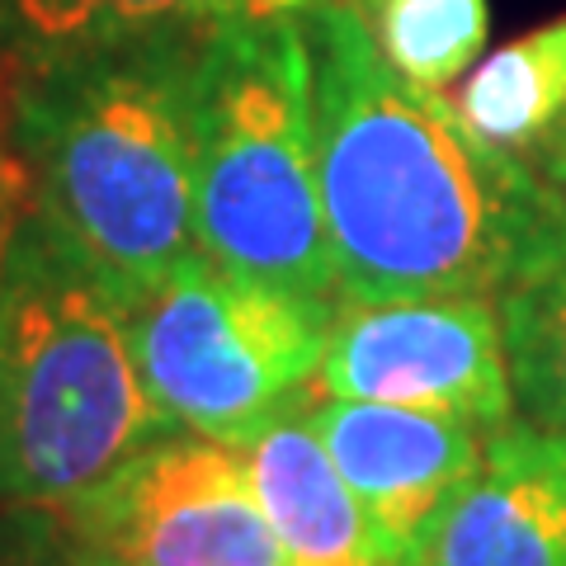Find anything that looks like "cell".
<instances>
[{
	"label": "cell",
	"instance_id": "obj_10",
	"mask_svg": "<svg viewBox=\"0 0 566 566\" xmlns=\"http://www.w3.org/2000/svg\"><path fill=\"white\" fill-rule=\"evenodd\" d=\"M241 458L264 520L293 566H392L368 510L312 430L307 401L264 424L251 444H241Z\"/></svg>",
	"mask_w": 566,
	"mask_h": 566
},
{
	"label": "cell",
	"instance_id": "obj_1",
	"mask_svg": "<svg viewBox=\"0 0 566 566\" xmlns=\"http://www.w3.org/2000/svg\"><path fill=\"white\" fill-rule=\"evenodd\" d=\"M312 57L316 180L340 307L458 297L566 260V193L472 128L368 39L345 0H293Z\"/></svg>",
	"mask_w": 566,
	"mask_h": 566
},
{
	"label": "cell",
	"instance_id": "obj_9",
	"mask_svg": "<svg viewBox=\"0 0 566 566\" xmlns=\"http://www.w3.org/2000/svg\"><path fill=\"white\" fill-rule=\"evenodd\" d=\"M411 566H566V434L510 420Z\"/></svg>",
	"mask_w": 566,
	"mask_h": 566
},
{
	"label": "cell",
	"instance_id": "obj_4",
	"mask_svg": "<svg viewBox=\"0 0 566 566\" xmlns=\"http://www.w3.org/2000/svg\"><path fill=\"white\" fill-rule=\"evenodd\" d=\"M193 232L222 270L340 312L297 10L260 6L208 29L193 95Z\"/></svg>",
	"mask_w": 566,
	"mask_h": 566
},
{
	"label": "cell",
	"instance_id": "obj_12",
	"mask_svg": "<svg viewBox=\"0 0 566 566\" xmlns=\"http://www.w3.org/2000/svg\"><path fill=\"white\" fill-rule=\"evenodd\" d=\"M260 6L293 10V0H0V66L57 57L71 48L114 43L151 29L208 24Z\"/></svg>",
	"mask_w": 566,
	"mask_h": 566
},
{
	"label": "cell",
	"instance_id": "obj_7",
	"mask_svg": "<svg viewBox=\"0 0 566 566\" xmlns=\"http://www.w3.org/2000/svg\"><path fill=\"white\" fill-rule=\"evenodd\" d=\"M312 397L387 401L505 430L515 420L501 307L482 293L392 297L335 312Z\"/></svg>",
	"mask_w": 566,
	"mask_h": 566
},
{
	"label": "cell",
	"instance_id": "obj_13",
	"mask_svg": "<svg viewBox=\"0 0 566 566\" xmlns=\"http://www.w3.org/2000/svg\"><path fill=\"white\" fill-rule=\"evenodd\" d=\"M515 416L566 434V260L495 297Z\"/></svg>",
	"mask_w": 566,
	"mask_h": 566
},
{
	"label": "cell",
	"instance_id": "obj_14",
	"mask_svg": "<svg viewBox=\"0 0 566 566\" xmlns=\"http://www.w3.org/2000/svg\"><path fill=\"white\" fill-rule=\"evenodd\" d=\"M368 39L406 81L449 91L482 57L491 10L486 0H345Z\"/></svg>",
	"mask_w": 566,
	"mask_h": 566
},
{
	"label": "cell",
	"instance_id": "obj_2",
	"mask_svg": "<svg viewBox=\"0 0 566 566\" xmlns=\"http://www.w3.org/2000/svg\"><path fill=\"white\" fill-rule=\"evenodd\" d=\"M208 24L0 66V142L33 212L133 303L199 255L193 95Z\"/></svg>",
	"mask_w": 566,
	"mask_h": 566
},
{
	"label": "cell",
	"instance_id": "obj_11",
	"mask_svg": "<svg viewBox=\"0 0 566 566\" xmlns=\"http://www.w3.org/2000/svg\"><path fill=\"white\" fill-rule=\"evenodd\" d=\"M458 109L491 147L566 193V20L543 24L476 62Z\"/></svg>",
	"mask_w": 566,
	"mask_h": 566
},
{
	"label": "cell",
	"instance_id": "obj_5",
	"mask_svg": "<svg viewBox=\"0 0 566 566\" xmlns=\"http://www.w3.org/2000/svg\"><path fill=\"white\" fill-rule=\"evenodd\" d=\"M335 307L232 274L203 251L128 303L133 354L166 430L251 444L312 401Z\"/></svg>",
	"mask_w": 566,
	"mask_h": 566
},
{
	"label": "cell",
	"instance_id": "obj_15",
	"mask_svg": "<svg viewBox=\"0 0 566 566\" xmlns=\"http://www.w3.org/2000/svg\"><path fill=\"white\" fill-rule=\"evenodd\" d=\"M0 566H85L52 510H0Z\"/></svg>",
	"mask_w": 566,
	"mask_h": 566
},
{
	"label": "cell",
	"instance_id": "obj_3",
	"mask_svg": "<svg viewBox=\"0 0 566 566\" xmlns=\"http://www.w3.org/2000/svg\"><path fill=\"white\" fill-rule=\"evenodd\" d=\"M166 434L128 303L43 212L0 264V510H66Z\"/></svg>",
	"mask_w": 566,
	"mask_h": 566
},
{
	"label": "cell",
	"instance_id": "obj_6",
	"mask_svg": "<svg viewBox=\"0 0 566 566\" xmlns=\"http://www.w3.org/2000/svg\"><path fill=\"white\" fill-rule=\"evenodd\" d=\"M57 520L85 566H293L241 449L185 430L156 434Z\"/></svg>",
	"mask_w": 566,
	"mask_h": 566
},
{
	"label": "cell",
	"instance_id": "obj_16",
	"mask_svg": "<svg viewBox=\"0 0 566 566\" xmlns=\"http://www.w3.org/2000/svg\"><path fill=\"white\" fill-rule=\"evenodd\" d=\"M29 212V185H24V170L20 161L10 156V147L0 142V264H6V251H10V237L20 218Z\"/></svg>",
	"mask_w": 566,
	"mask_h": 566
},
{
	"label": "cell",
	"instance_id": "obj_8",
	"mask_svg": "<svg viewBox=\"0 0 566 566\" xmlns=\"http://www.w3.org/2000/svg\"><path fill=\"white\" fill-rule=\"evenodd\" d=\"M307 420L368 510L392 566L416 562L420 543L486 453V430L411 406L312 397Z\"/></svg>",
	"mask_w": 566,
	"mask_h": 566
}]
</instances>
